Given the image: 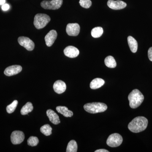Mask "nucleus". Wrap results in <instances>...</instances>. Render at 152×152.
I'll list each match as a JSON object with an SVG mask.
<instances>
[{
  "label": "nucleus",
  "instance_id": "1",
  "mask_svg": "<svg viewBox=\"0 0 152 152\" xmlns=\"http://www.w3.org/2000/svg\"><path fill=\"white\" fill-rule=\"evenodd\" d=\"M148 120L143 116L134 118L128 125V129L133 133H139L145 130L148 126Z\"/></svg>",
  "mask_w": 152,
  "mask_h": 152
},
{
  "label": "nucleus",
  "instance_id": "2",
  "mask_svg": "<svg viewBox=\"0 0 152 152\" xmlns=\"http://www.w3.org/2000/svg\"><path fill=\"white\" fill-rule=\"evenodd\" d=\"M128 99L129 106L132 108L136 109L141 104L144 100V96L142 93L138 89L133 90L129 96Z\"/></svg>",
  "mask_w": 152,
  "mask_h": 152
},
{
  "label": "nucleus",
  "instance_id": "3",
  "mask_svg": "<svg viewBox=\"0 0 152 152\" xmlns=\"http://www.w3.org/2000/svg\"><path fill=\"white\" fill-rule=\"evenodd\" d=\"M84 109L90 113L96 114L105 111L107 109V106L103 103H89L84 106Z\"/></svg>",
  "mask_w": 152,
  "mask_h": 152
},
{
  "label": "nucleus",
  "instance_id": "4",
  "mask_svg": "<svg viewBox=\"0 0 152 152\" xmlns=\"http://www.w3.org/2000/svg\"><path fill=\"white\" fill-rule=\"evenodd\" d=\"M50 20V18L46 14H37L34 19V25L36 28L40 29L45 27Z\"/></svg>",
  "mask_w": 152,
  "mask_h": 152
},
{
  "label": "nucleus",
  "instance_id": "5",
  "mask_svg": "<svg viewBox=\"0 0 152 152\" xmlns=\"http://www.w3.org/2000/svg\"><path fill=\"white\" fill-rule=\"evenodd\" d=\"M63 0H51L43 1L41 3V6L46 10H56L61 7Z\"/></svg>",
  "mask_w": 152,
  "mask_h": 152
},
{
  "label": "nucleus",
  "instance_id": "6",
  "mask_svg": "<svg viewBox=\"0 0 152 152\" xmlns=\"http://www.w3.org/2000/svg\"><path fill=\"white\" fill-rule=\"evenodd\" d=\"M122 142V136L118 133H114L109 136L107 140V144L109 146L115 148L118 147Z\"/></svg>",
  "mask_w": 152,
  "mask_h": 152
},
{
  "label": "nucleus",
  "instance_id": "7",
  "mask_svg": "<svg viewBox=\"0 0 152 152\" xmlns=\"http://www.w3.org/2000/svg\"><path fill=\"white\" fill-rule=\"evenodd\" d=\"M18 42L21 46L28 51L33 50L34 48V43L29 38L25 37H20L18 39Z\"/></svg>",
  "mask_w": 152,
  "mask_h": 152
},
{
  "label": "nucleus",
  "instance_id": "8",
  "mask_svg": "<svg viewBox=\"0 0 152 152\" xmlns=\"http://www.w3.org/2000/svg\"><path fill=\"white\" fill-rule=\"evenodd\" d=\"M24 139V134L21 131H14L11 134V142L14 145H18L21 143Z\"/></svg>",
  "mask_w": 152,
  "mask_h": 152
},
{
  "label": "nucleus",
  "instance_id": "9",
  "mask_svg": "<svg viewBox=\"0 0 152 152\" xmlns=\"http://www.w3.org/2000/svg\"><path fill=\"white\" fill-rule=\"evenodd\" d=\"M80 28L78 24L69 23L67 25L66 32L68 35L77 36L80 33Z\"/></svg>",
  "mask_w": 152,
  "mask_h": 152
},
{
  "label": "nucleus",
  "instance_id": "10",
  "mask_svg": "<svg viewBox=\"0 0 152 152\" xmlns=\"http://www.w3.org/2000/svg\"><path fill=\"white\" fill-rule=\"evenodd\" d=\"M107 5L110 9L114 10H120L125 8L127 4L124 2L122 1H114L109 0L107 2Z\"/></svg>",
  "mask_w": 152,
  "mask_h": 152
},
{
  "label": "nucleus",
  "instance_id": "11",
  "mask_svg": "<svg viewBox=\"0 0 152 152\" xmlns=\"http://www.w3.org/2000/svg\"><path fill=\"white\" fill-rule=\"evenodd\" d=\"M57 36V32L55 30H53L50 32L46 35L45 37V41L47 46L51 47L53 45L56 39Z\"/></svg>",
  "mask_w": 152,
  "mask_h": 152
},
{
  "label": "nucleus",
  "instance_id": "12",
  "mask_svg": "<svg viewBox=\"0 0 152 152\" xmlns=\"http://www.w3.org/2000/svg\"><path fill=\"white\" fill-rule=\"evenodd\" d=\"M22 70L21 66L20 65H13L10 66L6 68L4 73L7 76L15 75L20 72Z\"/></svg>",
  "mask_w": 152,
  "mask_h": 152
},
{
  "label": "nucleus",
  "instance_id": "13",
  "mask_svg": "<svg viewBox=\"0 0 152 152\" xmlns=\"http://www.w3.org/2000/svg\"><path fill=\"white\" fill-rule=\"evenodd\" d=\"M64 53L66 56L70 58H75L77 57L80 53L78 49L75 47L69 46L64 50Z\"/></svg>",
  "mask_w": 152,
  "mask_h": 152
},
{
  "label": "nucleus",
  "instance_id": "14",
  "mask_svg": "<svg viewBox=\"0 0 152 152\" xmlns=\"http://www.w3.org/2000/svg\"><path fill=\"white\" fill-rule=\"evenodd\" d=\"M53 89L55 92L58 94H62L65 91L66 86L64 82L61 80H58L54 84Z\"/></svg>",
  "mask_w": 152,
  "mask_h": 152
},
{
  "label": "nucleus",
  "instance_id": "15",
  "mask_svg": "<svg viewBox=\"0 0 152 152\" xmlns=\"http://www.w3.org/2000/svg\"><path fill=\"white\" fill-rule=\"evenodd\" d=\"M47 115L51 122L55 125L58 124L61 122L58 115L53 110L49 109L47 111Z\"/></svg>",
  "mask_w": 152,
  "mask_h": 152
},
{
  "label": "nucleus",
  "instance_id": "16",
  "mask_svg": "<svg viewBox=\"0 0 152 152\" xmlns=\"http://www.w3.org/2000/svg\"><path fill=\"white\" fill-rule=\"evenodd\" d=\"M105 83V81L103 79L97 78L94 79L90 83V88L93 90L101 88Z\"/></svg>",
  "mask_w": 152,
  "mask_h": 152
},
{
  "label": "nucleus",
  "instance_id": "17",
  "mask_svg": "<svg viewBox=\"0 0 152 152\" xmlns=\"http://www.w3.org/2000/svg\"><path fill=\"white\" fill-rule=\"evenodd\" d=\"M56 109L58 113L62 114L64 117H71L73 115V113L65 106H58Z\"/></svg>",
  "mask_w": 152,
  "mask_h": 152
},
{
  "label": "nucleus",
  "instance_id": "18",
  "mask_svg": "<svg viewBox=\"0 0 152 152\" xmlns=\"http://www.w3.org/2000/svg\"><path fill=\"white\" fill-rule=\"evenodd\" d=\"M128 42L131 51L133 53H136L138 49V43L135 39L132 36H129L128 37Z\"/></svg>",
  "mask_w": 152,
  "mask_h": 152
},
{
  "label": "nucleus",
  "instance_id": "19",
  "mask_svg": "<svg viewBox=\"0 0 152 152\" xmlns=\"http://www.w3.org/2000/svg\"><path fill=\"white\" fill-rule=\"evenodd\" d=\"M104 63L106 66L110 68H114L116 67L117 66L114 57L112 56L106 57L104 60Z\"/></svg>",
  "mask_w": 152,
  "mask_h": 152
},
{
  "label": "nucleus",
  "instance_id": "20",
  "mask_svg": "<svg viewBox=\"0 0 152 152\" xmlns=\"http://www.w3.org/2000/svg\"><path fill=\"white\" fill-rule=\"evenodd\" d=\"M33 109H34V107H33L32 104L28 102L22 107L21 110V114L24 115H28L29 113H31L33 110Z\"/></svg>",
  "mask_w": 152,
  "mask_h": 152
},
{
  "label": "nucleus",
  "instance_id": "21",
  "mask_svg": "<svg viewBox=\"0 0 152 152\" xmlns=\"http://www.w3.org/2000/svg\"><path fill=\"white\" fill-rule=\"evenodd\" d=\"M77 142L72 140L69 142L67 147L66 152H77Z\"/></svg>",
  "mask_w": 152,
  "mask_h": 152
},
{
  "label": "nucleus",
  "instance_id": "22",
  "mask_svg": "<svg viewBox=\"0 0 152 152\" xmlns=\"http://www.w3.org/2000/svg\"><path fill=\"white\" fill-rule=\"evenodd\" d=\"M103 29L100 27L94 28L91 31V35L93 37L99 38L102 36L103 33Z\"/></svg>",
  "mask_w": 152,
  "mask_h": 152
},
{
  "label": "nucleus",
  "instance_id": "23",
  "mask_svg": "<svg viewBox=\"0 0 152 152\" xmlns=\"http://www.w3.org/2000/svg\"><path fill=\"white\" fill-rule=\"evenodd\" d=\"M52 128L49 124L44 125L40 128L41 132L46 136L50 135L52 134Z\"/></svg>",
  "mask_w": 152,
  "mask_h": 152
},
{
  "label": "nucleus",
  "instance_id": "24",
  "mask_svg": "<svg viewBox=\"0 0 152 152\" xmlns=\"http://www.w3.org/2000/svg\"><path fill=\"white\" fill-rule=\"evenodd\" d=\"M18 101L15 100L10 104L7 107V111L9 114L12 113L15 111L18 105Z\"/></svg>",
  "mask_w": 152,
  "mask_h": 152
},
{
  "label": "nucleus",
  "instance_id": "25",
  "mask_svg": "<svg viewBox=\"0 0 152 152\" xmlns=\"http://www.w3.org/2000/svg\"><path fill=\"white\" fill-rule=\"evenodd\" d=\"M27 142L28 145L34 147L38 145L39 142V140L37 137L31 136L28 139Z\"/></svg>",
  "mask_w": 152,
  "mask_h": 152
},
{
  "label": "nucleus",
  "instance_id": "26",
  "mask_svg": "<svg viewBox=\"0 0 152 152\" xmlns=\"http://www.w3.org/2000/svg\"><path fill=\"white\" fill-rule=\"evenodd\" d=\"M79 3L80 5L86 9L89 8L92 5V2L91 0H80Z\"/></svg>",
  "mask_w": 152,
  "mask_h": 152
},
{
  "label": "nucleus",
  "instance_id": "27",
  "mask_svg": "<svg viewBox=\"0 0 152 152\" xmlns=\"http://www.w3.org/2000/svg\"><path fill=\"white\" fill-rule=\"evenodd\" d=\"M148 56L151 61H152V47L150 48L148 51Z\"/></svg>",
  "mask_w": 152,
  "mask_h": 152
},
{
  "label": "nucleus",
  "instance_id": "28",
  "mask_svg": "<svg viewBox=\"0 0 152 152\" xmlns=\"http://www.w3.org/2000/svg\"><path fill=\"white\" fill-rule=\"evenodd\" d=\"M10 5L8 4H5L2 6V10L4 11H7L10 9Z\"/></svg>",
  "mask_w": 152,
  "mask_h": 152
},
{
  "label": "nucleus",
  "instance_id": "29",
  "mask_svg": "<svg viewBox=\"0 0 152 152\" xmlns=\"http://www.w3.org/2000/svg\"><path fill=\"white\" fill-rule=\"evenodd\" d=\"M95 152H109L107 150L104 149H99L95 151Z\"/></svg>",
  "mask_w": 152,
  "mask_h": 152
},
{
  "label": "nucleus",
  "instance_id": "30",
  "mask_svg": "<svg viewBox=\"0 0 152 152\" xmlns=\"http://www.w3.org/2000/svg\"><path fill=\"white\" fill-rule=\"evenodd\" d=\"M6 0H0V5H3L4 4H5Z\"/></svg>",
  "mask_w": 152,
  "mask_h": 152
}]
</instances>
